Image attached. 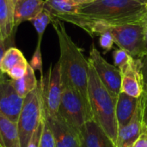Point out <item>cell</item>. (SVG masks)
Instances as JSON below:
<instances>
[{
	"label": "cell",
	"instance_id": "cell-1",
	"mask_svg": "<svg viewBox=\"0 0 147 147\" xmlns=\"http://www.w3.org/2000/svg\"><path fill=\"white\" fill-rule=\"evenodd\" d=\"M146 15V3L138 0H95L78 6L75 14L55 17L84 29L94 23L121 25L141 22Z\"/></svg>",
	"mask_w": 147,
	"mask_h": 147
},
{
	"label": "cell",
	"instance_id": "cell-2",
	"mask_svg": "<svg viewBox=\"0 0 147 147\" xmlns=\"http://www.w3.org/2000/svg\"><path fill=\"white\" fill-rule=\"evenodd\" d=\"M57 34L59 44V59L62 84H67L78 90L88 100L89 59L84 55L83 50L68 34L64 22L53 16L52 22Z\"/></svg>",
	"mask_w": 147,
	"mask_h": 147
},
{
	"label": "cell",
	"instance_id": "cell-3",
	"mask_svg": "<svg viewBox=\"0 0 147 147\" xmlns=\"http://www.w3.org/2000/svg\"><path fill=\"white\" fill-rule=\"evenodd\" d=\"M88 100L94 120L116 144L118 125L115 106L117 98L114 97L103 85L90 63L88 74Z\"/></svg>",
	"mask_w": 147,
	"mask_h": 147
},
{
	"label": "cell",
	"instance_id": "cell-4",
	"mask_svg": "<svg viewBox=\"0 0 147 147\" xmlns=\"http://www.w3.org/2000/svg\"><path fill=\"white\" fill-rule=\"evenodd\" d=\"M84 30L91 37L100 35L103 31H108L112 35L115 44L119 48L125 49L135 59H140L145 55L144 28L142 22L121 25L94 23L87 26Z\"/></svg>",
	"mask_w": 147,
	"mask_h": 147
},
{
	"label": "cell",
	"instance_id": "cell-5",
	"mask_svg": "<svg viewBox=\"0 0 147 147\" xmlns=\"http://www.w3.org/2000/svg\"><path fill=\"white\" fill-rule=\"evenodd\" d=\"M44 118V108L40 83L23 98L22 107L17 121L20 147H27L32 135Z\"/></svg>",
	"mask_w": 147,
	"mask_h": 147
},
{
	"label": "cell",
	"instance_id": "cell-6",
	"mask_svg": "<svg viewBox=\"0 0 147 147\" xmlns=\"http://www.w3.org/2000/svg\"><path fill=\"white\" fill-rule=\"evenodd\" d=\"M62 86L58 115L78 134L87 121L94 119L90 103L71 86L67 84H62Z\"/></svg>",
	"mask_w": 147,
	"mask_h": 147
},
{
	"label": "cell",
	"instance_id": "cell-7",
	"mask_svg": "<svg viewBox=\"0 0 147 147\" xmlns=\"http://www.w3.org/2000/svg\"><path fill=\"white\" fill-rule=\"evenodd\" d=\"M39 83L40 85L44 114L47 116L56 115L59 108L63 90L59 61L54 66L50 65L47 73L41 75Z\"/></svg>",
	"mask_w": 147,
	"mask_h": 147
},
{
	"label": "cell",
	"instance_id": "cell-8",
	"mask_svg": "<svg viewBox=\"0 0 147 147\" xmlns=\"http://www.w3.org/2000/svg\"><path fill=\"white\" fill-rule=\"evenodd\" d=\"M89 62L93 66L100 80L114 97H118L121 90V71L115 65L109 63L97 50L91 46Z\"/></svg>",
	"mask_w": 147,
	"mask_h": 147
},
{
	"label": "cell",
	"instance_id": "cell-9",
	"mask_svg": "<svg viewBox=\"0 0 147 147\" xmlns=\"http://www.w3.org/2000/svg\"><path fill=\"white\" fill-rule=\"evenodd\" d=\"M23 98L15 90L11 79L0 80V114L17 123Z\"/></svg>",
	"mask_w": 147,
	"mask_h": 147
},
{
	"label": "cell",
	"instance_id": "cell-10",
	"mask_svg": "<svg viewBox=\"0 0 147 147\" xmlns=\"http://www.w3.org/2000/svg\"><path fill=\"white\" fill-rule=\"evenodd\" d=\"M121 71V90L128 96L139 98L144 91V82L140 59H134Z\"/></svg>",
	"mask_w": 147,
	"mask_h": 147
},
{
	"label": "cell",
	"instance_id": "cell-11",
	"mask_svg": "<svg viewBox=\"0 0 147 147\" xmlns=\"http://www.w3.org/2000/svg\"><path fill=\"white\" fill-rule=\"evenodd\" d=\"M44 115L53 132L55 147H80L78 134L58 114L53 116Z\"/></svg>",
	"mask_w": 147,
	"mask_h": 147
},
{
	"label": "cell",
	"instance_id": "cell-12",
	"mask_svg": "<svg viewBox=\"0 0 147 147\" xmlns=\"http://www.w3.org/2000/svg\"><path fill=\"white\" fill-rule=\"evenodd\" d=\"M78 138L80 147H116L94 119L87 121L80 128Z\"/></svg>",
	"mask_w": 147,
	"mask_h": 147
},
{
	"label": "cell",
	"instance_id": "cell-13",
	"mask_svg": "<svg viewBox=\"0 0 147 147\" xmlns=\"http://www.w3.org/2000/svg\"><path fill=\"white\" fill-rule=\"evenodd\" d=\"M144 132L146 133L142 125L140 110L138 105L137 110L131 121L125 127L118 128L115 146L116 147H131Z\"/></svg>",
	"mask_w": 147,
	"mask_h": 147
},
{
	"label": "cell",
	"instance_id": "cell-14",
	"mask_svg": "<svg viewBox=\"0 0 147 147\" xmlns=\"http://www.w3.org/2000/svg\"><path fill=\"white\" fill-rule=\"evenodd\" d=\"M139 105V98L121 92L117 97L115 117L118 128L127 125L133 119Z\"/></svg>",
	"mask_w": 147,
	"mask_h": 147
},
{
	"label": "cell",
	"instance_id": "cell-15",
	"mask_svg": "<svg viewBox=\"0 0 147 147\" xmlns=\"http://www.w3.org/2000/svg\"><path fill=\"white\" fill-rule=\"evenodd\" d=\"M44 8V0H16L14 3L15 29L23 22L31 21Z\"/></svg>",
	"mask_w": 147,
	"mask_h": 147
},
{
	"label": "cell",
	"instance_id": "cell-16",
	"mask_svg": "<svg viewBox=\"0 0 147 147\" xmlns=\"http://www.w3.org/2000/svg\"><path fill=\"white\" fill-rule=\"evenodd\" d=\"M14 3L0 0V38L5 42L14 31Z\"/></svg>",
	"mask_w": 147,
	"mask_h": 147
},
{
	"label": "cell",
	"instance_id": "cell-17",
	"mask_svg": "<svg viewBox=\"0 0 147 147\" xmlns=\"http://www.w3.org/2000/svg\"><path fill=\"white\" fill-rule=\"evenodd\" d=\"M0 147H20L17 123L0 114Z\"/></svg>",
	"mask_w": 147,
	"mask_h": 147
},
{
	"label": "cell",
	"instance_id": "cell-18",
	"mask_svg": "<svg viewBox=\"0 0 147 147\" xmlns=\"http://www.w3.org/2000/svg\"><path fill=\"white\" fill-rule=\"evenodd\" d=\"M12 84L20 96L24 98L28 93L33 91L39 84V81L36 79L34 70L28 65V69L24 76L17 80H12Z\"/></svg>",
	"mask_w": 147,
	"mask_h": 147
},
{
	"label": "cell",
	"instance_id": "cell-19",
	"mask_svg": "<svg viewBox=\"0 0 147 147\" xmlns=\"http://www.w3.org/2000/svg\"><path fill=\"white\" fill-rule=\"evenodd\" d=\"M44 8L53 16L75 14L78 9V6L72 4L69 0H44Z\"/></svg>",
	"mask_w": 147,
	"mask_h": 147
},
{
	"label": "cell",
	"instance_id": "cell-20",
	"mask_svg": "<svg viewBox=\"0 0 147 147\" xmlns=\"http://www.w3.org/2000/svg\"><path fill=\"white\" fill-rule=\"evenodd\" d=\"M26 59L23 53L16 47H9L5 50L0 63V68L2 71L7 75V73L17 64Z\"/></svg>",
	"mask_w": 147,
	"mask_h": 147
},
{
	"label": "cell",
	"instance_id": "cell-21",
	"mask_svg": "<svg viewBox=\"0 0 147 147\" xmlns=\"http://www.w3.org/2000/svg\"><path fill=\"white\" fill-rule=\"evenodd\" d=\"M52 19H53V15L50 13V11L46 8H43L42 10L40 11L30 21L37 32L38 40H42V36L44 34L46 28L49 23L52 22Z\"/></svg>",
	"mask_w": 147,
	"mask_h": 147
},
{
	"label": "cell",
	"instance_id": "cell-22",
	"mask_svg": "<svg viewBox=\"0 0 147 147\" xmlns=\"http://www.w3.org/2000/svg\"><path fill=\"white\" fill-rule=\"evenodd\" d=\"M113 59L115 65L120 70H122L134 59V57L125 49L119 48L114 51Z\"/></svg>",
	"mask_w": 147,
	"mask_h": 147
},
{
	"label": "cell",
	"instance_id": "cell-23",
	"mask_svg": "<svg viewBox=\"0 0 147 147\" xmlns=\"http://www.w3.org/2000/svg\"><path fill=\"white\" fill-rule=\"evenodd\" d=\"M40 147H55L53 134L45 115L43 119V126H42L40 141Z\"/></svg>",
	"mask_w": 147,
	"mask_h": 147
},
{
	"label": "cell",
	"instance_id": "cell-24",
	"mask_svg": "<svg viewBox=\"0 0 147 147\" xmlns=\"http://www.w3.org/2000/svg\"><path fill=\"white\" fill-rule=\"evenodd\" d=\"M29 63L24 59L22 62H20L19 64H17L16 65H15L8 73L7 75L10 78V79L12 80H17L21 78H22L24 76V74L27 71L28 66Z\"/></svg>",
	"mask_w": 147,
	"mask_h": 147
},
{
	"label": "cell",
	"instance_id": "cell-25",
	"mask_svg": "<svg viewBox=\"0 0 147 147\" xmlns=\"http://www.w3.org/2000/svg\"><path fill=\"white\" fill-rule=\"evenodd\" d=\"M41 40H38L36 49L32 56V59L29 62V65L34 69V70H38L42 73V56H41Z\"/></svg>",
	"mask_w": 147,
	"mask_h": 147
},
{
	"label": "cell",
	"instance_id": "cell-26",
	"mask_svg": "<svg viewBox=\"0 0 147 147\" xmlns=\"http://www.w3.org/2000/svg\"><path fill=\"white\" fill-rule=\"evenodd\" d=\"M99 36H100V38H99L100 46L103 49V53H106L112 49V47L115 44L114 39L112 37V35L110 34V33L108 31H103L102 33L100 34Z\"/></svg>",
	"mask_w": 147,
	"mask_h": 147
},
{
	"label": "cell",
	"instance_id": "cell-27",
	"mask_svg": "<svg viewBox=\"0 0 147 147\" xmlns=\"http://www.w3.org/2000/svg\"><path fill=\"white\" fill-rule=\"evenodd\" d=\"M42 126H43V121H41L40 125L38 127V128L35 130V132L32 135L27 147H40V136H41V133H42Z\"/></svg>",
	"mask_w": 147,
	"mask_h": 147
},
{
	"label": "cell",
	"instance_id": "cell-28",
	"mask_svg": "<svg viewBox=\"0 0 147 147\" xmlns=\"http://www.w3.org/2000/svg\"><path fill=\"white\" fill-rule=\"evenodd\" d=\"M140 59V63H141V71H142L143 82H144L143 94L147 96V54L142 56Z\"/></svg>",
	"mask_w": 147,
	"mask_h": 147
},
{
	"label": "cell",
	"instance_id": "cell-29",
	"mask_svg": "<svg viewBox=\"0 0 147 147\" xmlns=\"http://www.w3.org/2000/svg\"><path fill=\"white\" fill-rule=\"evenodd\" d=\"M131 147H147V133H142Z\"/></svg>",
	"mask_w": 147,
	"mask_h": 147
},
{
	"label": "cell",
	"instance_id": "cell-30",
	"mask_svg": "<svg viewBox=\"0 0 147 147\" xmlns=\"http://www.w3.org/2000/svg\"><path fill=\"white\" fill-rule=\"evenodd\" d=\"M6 50V46H5V42L0 38V63H1V59L3 58V55L4 53ZM5 74L2 71L1 68H0V80H3V78H5Z\"/></svg>",
	"mask_w": 147,
	"mask_h": 147
},
{
	"label": "cell",
	"instance_id": "cell-31",
	"mask_svg": "<svg viewBox=\"0 0 147 147\" xmlns=\"http://www.w3.org/2000/svg\"><path fill=\"white\" fill-rule=\"evenodd\" d=\"M143 28H144V47H145V55L147 54V15L142 21Z\"/></svg>",
	"mask_w": 147,
	"mask_h": 147
},
{
	"label": "cell",
	"instance_id": "cell-32",
	"mask_svg": "<svg viewBox=\"0 0 147 147\" xmlns=\"http://www.w3.org/2000/svg\"><path fill=\"white\" fill-rule=\"evenodd\" d=\"M72 4L76 5V6H81L84 4H88L92 2H94L95 0H69Z\"/></svg>",
	"mask_w": 147,
	"mask_h": 147
},
{
	"label": "cell",
	"instance_id": "cell-33",
	"mask_svg": "<svg viewBox=\"0 0 147 147\" xmlns=\"http://www.w3.org/2000/svg\"><path fill=\"white\" fill-rule=\"evenodd\" d=\"M138 1H140V2H142V3H145L146 4V3H147V0H138Z\"/></svg>",
	"mask_w": 147,
	"mask_h": 147
},
{
	"label": "cell",
	"instance_id": "cell-34",
	"mask_svg": "<svg viewBox=\"0 0 147 147\" xmlns=\"http://www.w3.org/2000/svg\"><path fill=\"white\" fill-rule=\"evenodd\" d=\"M11 1H12V2H13V3H16V0H11Z\"/></svg>",
	"mask_w": 147,
	"mask_h": 147
},
{
	"label": "cell",
	"instance_id": "cell-35",
	"mask_svg": "<svg viewBox=\"0 0 147 147\" xmlns=\"http://www.w3.org/2000/svg\"><path fill=\"white\" fill-rule=\"evenodd\" d=\"M146 10H147V3H146Z\"/></svg>",
	"mask_w": 147,
	"mask_h": 147
},
{
	"label": "cell",
	"instance_id": "cell-36",
	"mask_svg": "<svg viewBox=\"0 0 147 147\" xmlns=\"http://www.w3.org/2000/svg\"><path fill=\"white\" fill-rule=\"evenodd\" d=\"M146 133H147V128H146Z\"/></svg>",
	"mask_w": 147,
	"mask_h": 147
}]
</instances>
